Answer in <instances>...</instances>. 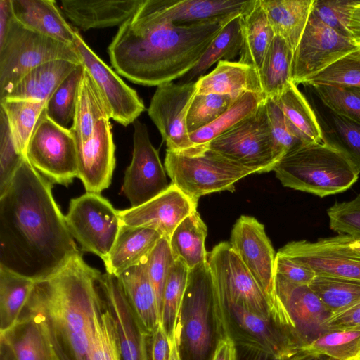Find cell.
<instances>
[{"label": "cell", "instance_id": "1", "mask_svg": "<svg viewBox=\"0 0 360 360\" xmlns=\"http://www.w3.org/2000/svg\"><path fill=\"white\" fill-rule=\"evenodd\" d=\"M79 253L52 183L24 157L0 195V267L37 281Z\"/></svg>", "mask_w": 360, "mask_h": 360}, {"label": "cell", "instance_id": "2", "mask_svg": "<svg viewBox=\"0 0 360 360\" xmlns=\"http://www.w3.org/2000/svg\"><path fill=\"white\" fill-rule=\"evenodd\" d=\"M240 14L176 25L157 18L143 0L108 48L111 65L118 75L139 85L172 82L196 65L224 26Z\"/></svg>", "mask_w": 360, "mask_h": 360}, {"label": "cell", "instance_id": "3", "mask_svg": "<svg viewBox=\"0 0 360 360\" xmlns=\"http://www.w3.org/2000/svg\"><path fill=\"white\" fill-rule=\"evenodd\" d=\"M101 275L79 253L35 282L30 299L46 318L60 360H90L94 312L102 301Z\"/></svg>", "mask_w": 360, "mask_h": 360}, {"label": "cell", "instance_id": "4", "mask_svg": "<svg viewBox=\"0 0 360 360\" xmlns=\"http://www.w3.org/2000/svg\"><path fill=\"white\" fill-rule=\"evenodd\" d=\"M273 171L283 186L321 198L347 191L360 174L345 155L323 141L293 148Z\"/></svg>", "mask_w": 360, "mask_h": 360}, {"label": "cell", "instance_id": "5", "mask_svg": "<svg viewBox=\"0 0 360 360\" xmlns=\"http://www.w3.org/2000/svg\"><path fill=\"white\" fill-rule=\"evenodd\" d=\"M164 166L172 184L194 202L205 195L234 190L235 184L253 172L207 146L166 150Z\"/></svg>", "mask_w": 360, "mask_h": 360}, {"label": "cell", "instance_id": "6", "mask_svg": "<svg viewBox=\"0 0 360 360\" xmlns=\"http://www.w3.org/2000/svg\"><path fill=\"white\" fill-rule=\"evenodd\" d=\"M55 60L82 64L74 45L30 30L12 17L0 41V99L30 70Z\"/></svg>", "mask_w": 360, "mask_h": 360}, {"label": "cell", "instance_id": "7", "mask_svg": "<svg viewBox=\"0 0 360 360\" xmlns=\"http://www.w3.org/2000/svg\"><path fill=\"white\" fill-rule=\"evenodd\" d=\"M265 101L207 146L253 174L272 171L283 155L271 134Z\"/></svg>", "mask_w": 360, "mask_h": 360}, {"label": "cell", "instance_id": "8", "mask_svg": "<svg viewBox=\"0 0 360 360\" xmlns=\"http://www.w3.org/2000/svg\"><path fill=\"white\" fill-rule=\"evenodd\" d=\"M25 157L52 184L68 186L78 177L75 139L70 129L53 122L44 109L28 141Z\"/></svg>", "mask_w": 360, "mask_h": 360}, {"label": "cell", "instance_id": "9", "mask_svg": "<svg viewBox=\"0 0 360 360\" xmlns=\"http://www.w3.org/2000/svg\"><path fill=\"white\" fill-rule=\"evenodd\" d=\"M65 220L82 250L103 261L111 251L122 226L118 210L96 193L86 192L71 199Z\"/></svg>", "mask_w": 360, "mask_h": 360}, {"label": "cell", "instance_id": "10", "mask_svg": "<svg viewBox=\"0 0 360 360\" xmlns=\"http://www.w3.org/2000/svg\"><path fill=\"white\" fill-rule=\"evenodd\" d=\"M207 263L216 291V307L224 303L238 304L271 319L265 293L230 243L221 242L215 245L208 253Z\"/></svg>", "mask_w": 360, "mask_h": 360}, {"label": "cell", "instance_id": "11", "mask_svg": "<svg viewBox=\"0 0 360 360\" xmlns=\"http://www.w3.org/2000/svg\"><path fill=\"white\" fill-rule=\"evenodd\" d=\"M230 244L265 293L271 319L280 326L283 309L275 293V258L264 226L255 218L241 216L231 231Z\"/></svg>", "mask_w": 360, "mask_h": 360}, {"label": "cell", "instance_id": "12", "mask_svg": "<svg viewBox=\"0 0 360 360\" xmlns=\"http://www.w3.org/2000/svg\"><path fill=\"white\" fill-rule=\"evenodd\" d=\"M275 293L286 317L285 333L298 349L326 331L331 313L309 285L293 283L275 274Z\"/></svg>", "mask_w": 360, "mask_h": 360}, {"label": "cell", "instance_id": "13", "mask_svg": "<svg viewBox=\"0 0 360 360\" xmlns=\"http://www.w3.org/2000/svg\"><path fill=\"white\" fill-rule=\"evenodd\" d=\"M358 49L352 38L340 34L311 13L294 51L293 83L307 84L318 73Z\"/></svg>", "mask_w": 360, "mask_h": 360}, {"label": "cell", "instance_id": "14", "mask_svg": "<svg viewBox=\"0 0 360 360\" xmlns=\"http://www.w3.org/2000/svg\"><path fill=\"white\" fill-rule=\"evenodd\" d=\"M216 291L208 263L189 270L182 307V331L194 360H202L211 345L210 312Z\"/></svg>", "mask_w": 360, "mask_h": 360}, {"label": "cell", "instance_id": "15", "mask_svg": "<svg viewBox=\"0 0 360 360\" xmlns=\"http://www.w3.org/2000/svg\"><path fill=\"white\" fill-rule=\"evenodd\" d=\"M74 46L82 65L98 89L110 117L123 126L133 124L146 110L137 92L94 53L77 30H75Z\"/></svg>", "mask_w": 360, "mask_h": 360}, {"label": "cell", "instance_id": "16", "mask_svg": "<svg viewBox=\"0 0 360 360\" xmlns=\"http://www.w3.org/2000/svg\"><path fill=\"white\" fill-rule=\"evenodd\" d=\"M133 126L132 159L124 173L122 193L131 207H137L164 192L170 184L147 127L139 120Z\"/></svg>", "mask_w": 360, "mask_h": 360}, {"label": "cell", "instance_id": "17", "mask_svg": "<svg viewBox=\"0 0 360 360\" xmlns=\"http://www.w3.org/2000/svg\"><path fill=\"white\" fill-rule=\"evenodd\" d=\"M195 94L196 81L169 82L157 86L148 114L165 142L167 150L182 152L195 146L189 138L186 117Z\"/></svg>", "mask_w": 360, "mask_h": 360}, {"label": "cell", "instance_id": "18", "mask_svg": "<svg viewBox=\"0 0 360 360\" xmlns=\"http://www.w3.org/2000/svg\"><path fill=\"white\" fill-rule=\"evenodd\" d=\"M197 205L171 183L167 190L146 202L118 212L122 226L150 228L169 240L179 223L196 211Z\"/></svg>", "mask_w": 360, "mask_h": 360}, {"label": "cell", "instance_id": "19", "mask_svg": "<svg viewBox=\"0 0 360 360\" xmlns=\"http://www.w3.org/2000/svg\"><path fill=\"white\" fill-rule=\"evenodd\" d=\"M101 295L116 328L122 360H148L149 336L138 321L119 278L107 272L98 278Z\"/></svg>", "mask_w": 360, "mask_h": 360}, {"label": "cell", "instance_id": "20", "mask_svg": "<svg viewBox=\"0 0 360 360\" xmlns=\"http://www.w3.org/2000/svg\"><path fill=\"white\" fill-rule=\"evenodd\" d=\"M0 337L14 360H60L46 318L30 297L16 323Z\"/></svg>", "mask_w": 360, "mask_h": 360}, {"label": "cell", "instance_id": "21", "mask_svg": "<svg viewBox=\"0 0 360 360\" xmlns=\"http://www.w3.org/2000/svg\"><path fill=\"white\" fill-rule=\"evenodd\" d=\"M76 145L77 178L86 192L101 193L109 187L115 167V146L109 119L101 120L90 138Z\"/></svg>", "mask_w": 360, "mask_h": 360}, {"label": "cell", "instance_id": "22", "mask_svg": "<svg viewBox=\"0 0 360 360\" xmlns=\"http://www.w3.org/2000/svg\"><path fill=\"white\" fill-rule=\"evenodd\" d=\"M252 0H145L157 18L176 25L204 22L242 13Z\"/></svg>", "mask_w": 360, "mask_h": 360}, {"label": "cell", "instance_id": "23", "mask_svg": "<svg viewBox=\"0 0 360 360\" xmlns=\"http://www.w3.org/2000/svg\"><path fill=\"white\" fill-rule=\"evenodd\" d=\"M143 0H62L63 14L82 30L122 25Z\"/></svg>", "mask_w": 360, "mask_h": 360}, {"label": "cell", "instance_id": "24", "mask_svg": "<svg viewBox=\"0 0 360 360\" xmlns=\"http://www.w3.org/2000/svg\"><path fill=\"white\" fill-rule=\"evenodd\" d=\"M246 92L264 95L258 70L239 61L221 60L196 80V94L228 95L235 101Z\"/></svg>", "mask_w": 360, "mask_h": 360}, {"label": "cell", "instance_id": "25", "mask_svg": "<svg viewBox=\"0 0 360 360\" xmlns=\"http://www.w3.org/2000/svg\"><path fill=\"white\" fill-rule=\"evenodd\" d=\"M13 18L27 28L74 45L75 30L53 0H10Z\"/></svg>", "mask_w": 360, "mask_h": 360}, {"label": "cell", "instance_id": "26", "mask_svg": "<svg viewBox=\"0 0 360 360\" xmlns=\"http://www.w3.org/2000/svg\"><path fill=\"white\" fill-rule=\"evenodd\" d=\"M162 237L150 228L122 226L111 251L103 261L106 272L118 276L144 262Z\"/></svg>", "mask_w": 360, "mask_h": 360}, {"label": "cell", "instance_id": "27", "mask_svg": "<svg viewBox=\"0 0 360 360\" xmlns=\"http://www.w3.org/2000/svg\"><path fill=\"white\" fill-rule=\"evenodd\" d=\"M278 252L311 268L317 275L360 281V259L318 248L313 242L292 241Z\"/></svg>", "mask_w": 360, "mask_h": 360}, {"label": "cell", "instance_id": "28", "mask_svg": "<svg viewBox=\"0 0 360 360\" xmlns=\"http://www.w3.org/2000/svg\"><path fill=\"white\" fill-rule=\"evenodd\" d=\"M146 262L147 259L124 271L117 277L138 321L145 332L151 336L160 317Z\"/></svg>", "mask_w": 360, "mask_h": 360}, {"label": "cell", "instance_id": "29", "mask_svg": "<svg viewBox=\"0 0 360 360\" xmlns=\"http://www.w3.org/2000/svg\"><path fill=\"white\" fill-rule=\"evenodd\" d=\"M79 65L67 60H55L41 64L27 72L1 99L6 98L46 103L58 86Z\"/></svg>", "mask_w": 360, "mask_h": 360}, {"label": "cell", "instance_id": "30", "mask_svg": "<svg viewBox=\"0 0 360 360\" xmlns=\"http://www.w3.org/2000/svg\"><path fill=\"white\" fill-rule=\"evenodd\" d=\"M242 36L239 62L259 70L275 34L260 0H252L240 15Z\"/></svg>", "mask_w": 360, "mask_h": 360}, {"label": "cell", "instance_id": "31", "mask_svg": "<svg viewBox=\"0 0 360 360\" xmlns=\"http://www.w3.org/2000/svg\"><path fill=\"white\" fill-rule=\"evenodd\" d=\"M314 0H260L275 35L295 51L309 18Z\"/></svg>", "mask_w": 360, "mask_h": 360}, {"label": "cell", "instance_id": "32", "mask_svg": "<svg viewBox=\"0 0 360 360\" xmlns=\"http://www.w3.org/2000/svg\"><path fill=\"white\" fill-rule=\"evenodd\" d=\"M104 118L110 119L109 110L98 87L84 68L77 93L72 124L70 128L76 144L88 140L97 123Z\"/></svg>", "mask_w": 360, "mask_h": 360}, {"label": "cell", "instance_id": "33", "mask_svg": "<svg viewBox=\"0 0 360 360\" xmlns=\"http://www.w3.org/2000/svg\"><path fill=\"white\" fill-rule=\"evenodd\" d=\"M220 307H226L238 326L262 344L271 355L290 359L296 354L290 340L279 327L274 326L271 319L257 314L238 304L224 303Z\"/></svg>", "mask_w": 360, "mask_h": 360}, {"label": "cell", "instance_id": "34", "mask_svg": "<svg viewBox=\"0 0 360 360\" xmlns=\"http://www.w3.org/2000/svg\"><path fill=\"white\" fill-rule=\"evenodd\" d=\"M293 56L288 42L275 35L258 70L266 99L278 98L292 82Z\"/></svg>", "mask_w": 360, "mask_h": 360}, {"label": "cell", "instance_id": "35", "mask_svg": "<svg viewBox=\"0 0 360 360\" xmlns=\"http://www.w3.org/2000/svg\"><path fill=\"white\" fill-rule=\"evenodd\" d=\"M207 226L197 210L184 218L169 239L174 259L182 261L189 270L207 263Z\"/></svg>", "mask_w": 360, "mask_h": 360}, {"label": "cell", "instance_id": "36", "mask_svg": "<svg viewBox=\"0 0 360 360\" xmlns=\"http://www.w3.org/2000/svg\"><path fill=\"white\" fill-rule=\"evenodd\" d=\"M272 100L279 106L303 144L323 142L317 115L297 85L292 82L278 98Z\"/></svg>", "mask_w": 360, "mask_h": 360}, {"label": "cell", "instance_id": "37", "mask_svg": "<svg viewBox=\"0 0 360 360\" xmlns=\"http://www.w3.org/2000/svg\"><path fill=\"white\" fill-rule=\"evenodd\" d=\"M360 352V330H326L300 348L290 360H355Z\"/></svg>", "mask_w": 360, "mask_h": 360}, {"label": "cell", "instance_id": "38", "mask_svg": "<svg viewBox=\"0 0 360 360\" xmlns=\"http://www.w3.org/2000/svg\"><path fill=\"white\" fill-rule=\"evenodd\" d=\"M240 15L234 17L224 26L211 41L196 65L180 78L179 82H195L213 64L221 60L231 61L240 55L242 44Z\"/></svg>", "mask_w": 360, "mask_h": 360}, {"label": "cell", "instance_id": "39", "mask_svg": "<svg viewBox=\"0 0 360 360\" xmlns=\"http://www.w3.org/2000/svg\"><path fill=\"white\" fill-rule=\"evenodd\" d=\"M35 282L0 267V333L10 329L20 318Z\"/></svg>", "mask_w": 360, "mask_h": 360}, {"label": "cell", "instance_id": "40", "mask_svg": "<svg viewBox=\"0 0 360 360\" xmlns=\"http://www.w3.org/2000/svg\"><path fill=\"white\" fill-rule=\"evenodd\" d=\"M316 113L323 141L339 150L360 173V124L328 109L323 115Z\"/></svg>", "mask_w": 360, "mask_h": 360}, {"label": "cell", "instance_id": "41", "mask_svg": "<svg viewBox=\"0 0 360 360\" xmlns=\"http://www.w3.org/2000/svg\"><path fill=\"white\" fill-rule=\"evenodd\" d=\"M189 269L181 260H175L167 276L162 297L160 322L170 338L182 331V307Z\"/></svg>", "mask_w": 360, "mask_h": 360}, {"label": "cell", "instance_id": "42", "mask_svg": "<svg viewBox=\"0 0 360 360\" xmlns=\"http://www.w3.org/2000/svg\"><path fill=\"white\" fill-rule=\"evenodd\" d=\"M46 102L3 98L1 108L6 117L11 137L18 152L25 156L28 141Z\"/></svg>", "mask_w": 360, "mask_h": 360}, {"label": "cell", "instance_id": "43", "mask_svg": "<svg viewBox=\"0 0 360 360\" xmlns=\"http://www.w3.org/2000/svg\"><path fill=\"white\" fill-rule=\"evenodd\" d=\"M265 100V96L262 94L254 92L243 94L214 122L190 133L191 141L194 146L208 144L254 112Z\"/></svg>", "mask_w": 360, "mask_h": 360}, {"label": "cell", "instance_id": "44", "mask_svg": "<svg viewBox=\"0 0 360 360\" xmlns=\"http://www.w3.org/2000/svg\"><path fill=\"white\" fill-rule=\"evenodd\" d=\"M309 286L332 315L360 302L358 280L316 274Z\"/></svg>", "mask_w": 360, "mask_h": 360}, {"label": "cell", "instance_id": "45", "mask_svg": "<svg viewBox=\"0 0 360 360\" xmlns=\"http://www.w3.org/2000/svg\"><path fill=\"white\" fill-rule=\"evenodd\" d=\"M90 360H122L115 323L103 298L94 312Z\"/></svg>", "mask_w": 360, "mask_h": 360}, {"label": "cell", "instance_id": "46", "mask_svg": "<svg viewBox=\"0 0 360 360\" xmlns=\"http://www.w3.org/2000/svg\"><path fill=\"white\" fill-rule=\"evenodd\" d=\"M84 66L77 65L54 91L46 101L44 111L46 115L62 127L73 120L75 101Z\"/></svg>", "mask_w": 360, "mask_h": 360}, {"label": "cell", "instance_id": "47", "mask_svg": "<svg viewBox=\"0 0 360 360\" xmlns=\"http://www.w3.org/2000/svg\"><path fill=\"white\" fill-rule=\"evenodd\" d=\"M311 87L324 107L360 124V86L314 85Z\"/></svg>", "mask_w": 360, "mask_h": 360}, {"label": "cell", "instance_id": "48", "mask_svg": "<svg viewBox=\"0 0 360 360\" xmlns=\"http://www.w3.org/2000/svg\"><path fill=\"white\" fill-rule=\"evenodd\" d=\"M233 101L228 95L195 94L187 113L186 125L188 133L194 132L214 122Z\"/></svg>", "mask_w": 360, "mask_h": 360}, {"label": "cell", "instance_id": "49", "mask_svg": "<svg viewBox=\"0 0 360 360\" xmlns=\"http://www.w3.org/2000/svg\"><path fill=\"white\" fill-rule=\"evenodd\" d=\"M308 86H360V48L350 52L312 77Z\"/></svg>", "mask_w": 360, "mask_h": 360}, {"label": "cell", "instance_id": "50", "mask_svg": "<svg viewBox=\"0 0 360 360\" xmlns=\"http://www.w3.org/2000/svg\"><path fill=\"white\" fill-rule=\"evenodd\" d=\"M359 3L356 0H314L311 13L326 26L352 38L349 29L352 11Z\"/></svg>", "mask_w": 360, "mask_h": 360}, {"label": "cell", "instance_id": "51", "mask_svg": "<svg viewBox=\"0 0 360 360\" xmlns=\"http://www.w3.org/2000/svg\"><path fill=\"white\" fill-rule=\"evenodd\" d=\"M174 262L169 240L162 237L148 255L146 262L148 277L157 297L160 317L164 286Z\"/></svg>", "mask_w": 360, "mask_h": 360}, {"label": "cell", "instance_id": "52", "mask_svg": "<svg viewBox=\"0 0 360 360\" xmlns=\"http://www.w3.org/2000/svg\"><path fill=\"white\" fill-rule=\"evenodd\" d=\"M24 157L16 150L6 117L0 109V195L7 188Z\"/></svg>", "mask_w": 360, "mask_h": 360}, {"label": "cell", "instance_id": "53", "mask_svg": "<svg viewBox=\"0 0 360 360\" xmlns=\"http://www.w3.org/2000/svg\"><path fill=\"white\" fill-rule=\"evenodd\" d=\"M327 214L331 230L360 238V194L352 200L335 202Z\"/></svg>", "mask_w": 360, "mask_h": 360}, {"label": "cell", "instance_id": "54", "mask_svg": "<svg viewBox=\"0 0 360 360\" xmlns=\"http://www.w3.org/2000/svg\"><path fill=\"white\" fill-rule=\"evenodd\" d=\"M265 104L271 134L284 156L303 143L277 103L272 99H266Z\"/></svg>", "mask_w": 360, "mask_h": 360}, {"label": "cell", "instance_id": "55", "mask_svg": "<svg viewBox=\"0 0 360 360\" xmlns=\"http://www.w3.org/2000/svg\"><path fill=\"white\" fill-rule=\"evenodd\" d=\"M274 267L275 274L299 285H309L316 275L311 268L278 252L276 255Z\"/></svg>", "mask_w": 360, "mask_h": 360}, {"label": "cell", "instance_id": "56", "mask_svg": "<svg viewBox=\"0 0 360 360\" xmlns=\"http://www.w3.org/2000/svg\"><path fill=\"white\" fill-rule=\"evenodd\" d=\"M313 243L318 248L360 259V238L346 234H338L333 237L319 238Z\"/></svg>", "mask_w": 360, "mask_h": 360}, {"label": "cell", "instance_id": "57", "mask_svg": "<svg viewBox=\"0 0 360 360\" xmlns=\"http://www.w3.org/2000/svg\"><path fill=\"white\" fill-rule=\"evenodd\" d=\"M326 330H360V302L331 315L326 323Z\"/></svg>", "mask_w": 360, "mask_h": 360}, {"label": "cell", "instance_id": "58", "mask_svg": "<svg viewBox=\"0 0 360 360\" xmlns=\"http://www.w3.org/2000/svg\"><path fill=\"white\" fill-rule=\"evenodd\" d=\"M170 353V338L160 321L151 335L150 360H169Z\"/></svg>", "mask_w": 360, "mask_h": 360}, {"label": "cell", "instance_id": "59", "mask_svg": "<svg viewBox=\"0 0 360 360\" xmlns=\"http://www.w3.org/2000/svg\"><path fill=\"white\" fill-rule=\"evenodd\" d=\"M211 360H237L236 345L230 336L218 340Z\"/></svg>", "mask_w": 360, "mask_h": 360}, {"label": "cell", "instance_id": "60", "mask_svg": "<svg viewBox=\"0 0 360 360\" xmlns=\"http://www.w3.org/2000/svg\"><path fill=\"white\" fill-rule=\"evenodd\" d=\"M13 15L10 0H0V41L8 30Z\"/></svg>", "mask_w": 360, "mask_h": 360}, {"label": "cell", "instance_id": "61", "mask_svg": "<svg viewBox=\"0 0 360 360\" xmlns=\"http://www.w3.org/2000/svg\"><path fill=\"white\" fill-rule=\"evenodd\" d=\"M349 29L352 39L360 48V3L352 11Z\"/></svg>", "mask_w": 360, "mask_h": 360}, {"label": "cell", "instance_id": "62", "mask_svg": "<svg viewBox=\"0 0 360 360\" xmlns=\"http://www.w3.org/2000/svg\"><path fill=\"white\" fill-rule=\"evenodd\" d=\"M182 331H176L170 338L171 353L169 360H181L179 345Z\"/></svg>", "mask_w": 360, "mask_h": 360}, {"label": "cell", "instance_id": "63", "mask_svg": "<svg viewBox=\"0 0 360 360\" xmlns=\"http://www.w3.org/2000/svg\"><path fill=\"white\" fill-rule=\"evenodd\" d=\"M261 360H290L288 358L285 356H271L270 359H261Z\"/></svg>", "mask_w": 360, "mask_h": 360}, {"label": "cell", "instance_id": "64", "mask_svg": "<svg viewBox=\"0 0 360 360\" xmlns=\"http://www.w3.org/2000/svg\"><path fill=\"white\" fill-rule=\"evenodd\" d=\"M355 360H360V352H359V354L357 355Z\"/></svg>", "mask_w": 360, "mask_h": 360}]
</instances>
